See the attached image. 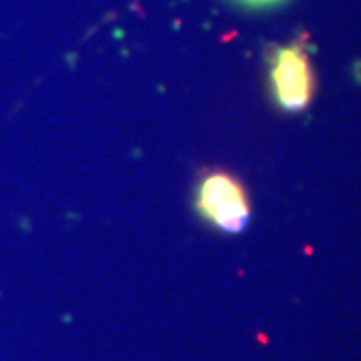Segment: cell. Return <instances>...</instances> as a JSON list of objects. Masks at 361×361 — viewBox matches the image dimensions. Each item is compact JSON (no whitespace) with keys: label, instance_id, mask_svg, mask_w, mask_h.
I'll return each instance as SVG.
<instances>
[{"label":"cell","instance_id":"obj_1","mask_svg":"<svg viewBox=\"0 0 361 361\" xmlns=\"http://www.w3.org/2000/svg\"><path fill=\"white\" fill-rule=\"evenodd\" d=\"M195 207L207 223L225 233L243 231L251 215L243 183L231 173L219 169L201 175Z\"/></svg>","mask_w":361,"mask_h":361},{"label":"cell","instance_id":"obj_2","mask_svg":"<svg viewBox=\"0 0 361 361\" xmlns=\"http://www.w3.org/2000/svg\"><path fill=\"white\" fill-rule=\"evenodd\" d=\"M269 85L275 103L287 113H299L311 103L315 78L303 42H291L273 51L269 59Z\"/></svg>","mask_w":361,"mask_h":361},{"label":"cell","instance_id":"obj_3","mask_svg":"<svg viewBox=\"0 0 361 361\" xmlns=\"http://www.w3.org/2000/svg\"><path fill=\"white\" fill-rule=\"evenodd\" d=\"M239 4H245V6H253V8H263V6H273V4H279L281 0H237Z\"/></svg>","mask_w":361,"mask_h":361}]
</instances>
